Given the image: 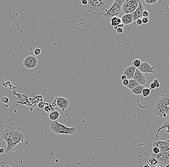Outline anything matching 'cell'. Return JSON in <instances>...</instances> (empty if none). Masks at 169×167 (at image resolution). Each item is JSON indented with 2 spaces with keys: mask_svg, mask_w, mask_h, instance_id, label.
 I'll use <instances>...</instances> for the list:
<instances>
[{
  "mask_svg": "<svg viewBox=\"0 0 169 167\" xmlns=\"http://www.w3.org/2000/svg\"><path fill=\"white\" fill-rule=\"evenodd\" d=\"M1 138L6 143V153L13 151L18 144L23 142L25 137L21 130L14 126H7L2 130Z\"/></svg>",
  "mask_w": 169,
  "mask_h": 167,
  "instance_id": "6da1fadb",
  "label": "cell"
},
{
  "mask_svg": "<svg viewBox=\"0 0 169 167\" xmlns=\"http://www.w3.org/2000/svg\"><path fill=\"white\" fill-rule=\"evenodd\" d=\"M114 2L115 0H89L85 7L91 13L103 16Z\"/></svg>",
  "mask_w": 169,
  "mask_h": 167,
  "instance_id": "7a4b0ae2",
  "label": "cell"
},
{
  "mask_svg": "<svg viewBox=\"0 0 169 167\" xmlns=\"http://www.w3.org/2000/svg\"><path fill=\"white\" fill-rule=\"evenodd\" d=\"M153 118H163L169 114V94L162 95L157 100L154 108Z\"/></svg>",
  "mask_w": 169,
  "mask_h": 167,
  "instance_id": "3957f363",
  "label": "cell"
},
{
  "mask_svg": "<svg viewBox=\"0 0 169 167\" xmlns=\"http://www.w3.org/2000/svg\"><path fill=\"white\" fill-rule=\"evenodd\" d=\"M50 129L52 133L56 135L65 134L67 135H72L75 134L76 131L75 127H68L57 120L52 121L50 123Z\"/></svg>",
  "mask_w": 169,
  "mask_h": 167,
  "instance_id": "277c9868",
  "label": "cell"
},
{
  "mask_svg": "<svg viewBox=\"0 0 169 167\" xmlns=\"http://www.w3.org/2000/svg\"><path fill=\"white\" fill-rule=\"evenodd\" d=\"M125 1V0H115V2L110 9L103 16L104 18L111 20L113 17L119 16L122 12V5Z\"/></svg>",
  "mask_w": 169,
  "mask_h": 167,
  "instance_id": "5b68a950",
  "label": "cell"
},
{
  "mask_svg": "<svg viewBox=\"0 0 169 167\" xmlns=\"http://www.w3.org/2000/svg\"><path fill=\"white\" fill-rule=\"evenodd\" d=\"M137 0H126L122 5V12L125 14L133 13L138 6Z\"/></svg>",
  "mask_w": 169,
  "mask_h": 167,
  "instance_id": "8992f818",
  "label": "cell"
},
{
  "mask_svg": "<svg viewBox=\"0 0 169 167\" xmlns=\"http://www.w3.org/2000/svg\"><path fill=\"white\" fill-rule=\"evenodd\" d=\"M38 59L36 57L29 55L25 57L23 61L24 67L28 69H33L38 66Z\"/></svg>",
  "mask_w": 169,
  "mask_h": 167,
  "instance_id": "52a82bcc",
  "label": "cell"
},
{
  "mask_svg": "<svg viewBox=\"0 0 169 167\" xmlns=\"http://www.w3.org/2000/svg\"><path fill=\"white\" fill-rule=\"evenodd\" d=\"M159 161V165H169V151L165 152H160L159 154H152Z\"/></svg>",
  "mask_w": 169,
  "mask_h": 167,
  "instance_id": "ba28073f",
  "label": "cell"
},
{
  "mask_svg": "<svg viewBox=\"0 0 169 167\" xmlns=\"http://www.w3.org/2000/svg\"><path fill=\"white\" fill-rule=\"evenodd\" d=\"M54 102L56 105L59 108L62 109V111H64L68 108L69 101L67 98L63 97H57L55 98Z\"/></svg>",
  "mask_w": 169,
  "mask_h": 167,
  "instance_id": "9c48e42d",
  "label": "cell"
},
{
  "mask_svg": "<svg viewBox=\"0 0 169 167\" xmlns=\"http://www.w3.org/2000/svg\"><path fill=\"white\" fill-rule=\"evenodd\" d=\"M153 147H157L159 148L160 152H165L169 151V140L160 141L157 139L152 144Z\"/></svg>",
  "mask_w": 169,
  "mask_h": 167,
  "instance_id": "30bf717a",
  "label": "cell"
},
{
  "mask_svg": "<svg viewBox=\"0 0 169 167\" xmlns=\"http://www.w3.org/2000/svg\"><path fill=\"white\" fill-rule=\"evenodd\" d=\"M138 69L142 73H145L146 74L148 73H152L154 74L155 73V71H154L155 68L152 67L151 65H149L148 62L142 63L141 65Z\"/></svg>",
  "mask_w": 169,
  "mask_h": 167,
  "instance_id": "8fae6325",
  "label": "cell"
},
{
  "mask_svg": "<svg viewBox=\"0 0 169 167\" xmlns=\"http://www.w3.org/2000/svg\"><path fill=\"white\" fill-rule=\"evenodd\" d=\"M145 10L144 6L141 1H138V6L137 9L133 13V20L135 21L137 19L142 18V14Z\"/></svg>",
  "mask_w": 169,
  "mask_h": 167,
  "instance_id": "7c38bea8",
  "label": "cell"
},
{
  "mask_svg": "<svg viewBox=\"0 0 169 167\" xmlns=\"http://www.w3.org/2000/svg\"><path fill=\"white\" fill-rule=\"evenodd\" d=\"M133 79L136 80L140 85L144 86V85L146 84V77L143 73L138 70V68L136 69Z\"/></svg>",
  "mask_w": 169,
  "mask_h": 167,
  "instance_id": "4fadbf2b",
  "label": "cell"
},
{
  "mask_svg": "<svg viewBox=\"0 0 169 167\" xmlns=\"http://www.w3.org/2000/svg\"><path fill=\"white\" fill-rule=\"evenodd\" d=\"M136 69V67L132 65L127 67L125 69L122 74H123V75H125V76H126L127 79L129 80L132 79L134 78Z\"/></svg>",
  "mask_w": 169,
  "mask_h": 167,
  "instance_id": "5bb4252c",
  "label": "cell"
},
{
  "mask_svg": "<svg viewBox=\"0 0 169 167\" xmlns=\"http://www.w3.org/2000/svg\"><path fill=\"white\" fill-rule=\"evenodd\" d=\"M121 19H122V23L125 25H128L131 24L134 22L133 13L123 15Z\"/></svg>",
  "mask_w": 169,
  "mask_h": 167,
  "instance_id": "9a60e30c",
  "label": "cell"
},
{
  "mask_svg": "<svg viewBox=\"0 0 169 167\" xmlns=\"http://www.w3.org/2000/svg\"><path fill=\"white\" fill-rule=\"evenodd\" d=\"M165 128L167 129V133H168V134H169V118L164 122L163 124L157 130V133H156V138H157V139H158V138H159L158 135L159 134V133L160 132V130H163Z\"/></svg>",
  "mask_w": 169,
  "mask_h": 167,
  "instance_id": "2e32d148",
  "label": "cell"
},
{
  "mask_svg": "<svg viewBox=\"0 0 169 167\" xmlns=\"http://www.w3.org/2000/svg\"><path fill=\"white\" fill-rule=\"evenodd\" d=\"M122 23V19L118 17H113L110 20V24L113 27H116Z\"/></svg>",
  "mask_w": 169,
  "mask_h": 167,
  "instance_id": "e0dca14e",
  "label": "cell"
},
{
  "mask_svg": "<svg viewBox=\"0 0 169 167\" xmlns=\"http://www.w3.org/2000/svg\"><path fill=\"white\" fill-rule=\"evenodd\" d=\"M145 88V86L139 84L138 86L135 87L133 90H132L131 92L135 95H141L143 90Z\"/></svg>",
  "mask_w": 169,
  "mask_h": 167,
  "instance_id": "ac0fdd59",
  "label": "cell"
},
{
  "mask_svg": "<svg viewBox=\"0 0 169 167\" xmlns=\"http://www.w3.org/2000/svg\"><path fill=\"white\" fill-rule=\"evenodd\" d=\"M60 112L58 111H54L50 113L49 115V118L51 121H56L60 117Z\"/></svg>",
  "mask_w": 169,
  "mask_h": 167,
  "instance_id": "d6986e66",
  "label": "cell"
},
{
  "mask_svg": "<svg viewBox=\"0 0 169 167\" xmlns=\"http://www.w3.org/2000/svg\"><path fill=\"white\" fill-rule=\"evenodd\" d=\"M138 85H139V83L134 79H132L129 80V84L126 86V87H127L130 90H132L135 87L138 86Z\"/></svg>",
  "mask_w": 169,
  "mask_h": 167,
  "instance_id": "ffe728a7",
  "label": "cell"
},
{
  "mask_svg": "<svg viewBox=\"0 0 169 167\" xmlns=\"http://www.w3.org/2000/svg\"><path fill=\"white\" fill-rule=\"evenodd\" d=\"M160 85L159 82V80L158 79L154 80L151 83L150 85V89L151 90L155 89L156 88H159Z\"/></svg>",
  "mask_w": 169,
  "mask_h": 167,
  "instance_id": "44dd1931",
  "label": "cell"
},
{
  "mask_svg": "<svg viewBox=\"0 0 169 167\" xmlns=\"http://www.w3.org/2000/svg\"><path fill=\"white\" fill-rule=\"evenodd\" d=\"M148 162L151 166H154L159 165V161L155 157L152 156L148 159Z\"/></svg>",
  "mask_w": 169,
  "mask_h": 167,
  "instance_id": "7402d4cb",
  "label": "cell"
},
{
  "mask_svg": "<svg viewBox=\"0 0 169 167\" xmlns=\"http://www.w3.org/2000/svg\"><path fill=\"white\" fill-rule=\"evenodd\" d=\"M150 92H151V89L150 88H145L143 90L142 95L143 97H147L150 95Z\"/></svg>",
  "mask_w": 169,
  "mask_h": 167,
  "instance_id": "603a6c76",
  "label": "cell"
},
{
  "mask_svg": "<svg viewBox=\"0 0 169 167\" xmlns=\"http://www.w3.org/2000/svg\"><path fill=\"white\" fill-rule=\"evenodd\" d=\"M45 111L48 113H49L50 112H52L53 111L52 110H54V108L52 107V105H51L50 104H48L47 105H45V106L44 108Z\"/></svg>",
  "mask_w": 169,
  "mask_h": 167,
  "instance_id": "cb8c5ba5",
  "label": "cell"
},
{
  "mask_svg": "<svg viewBox=\"0 0 169 167\" xmlns=\"http://www.w3.org/2000/svg\"><path fill=\"white\" fill-rule=\"evenodd\" d=\"M141 61L140 59H136L132 62V65L136 67V68H138L141 65Z\"/></svg>",
  "mask_w": 169,
  "mask_h": 167,
  "instance_id": "d4e9b609",
  "label": "cell"
},
{
  "mask_svg": "<svg viewBox=\"0 0 169 167\" xmlns=\"http://www.w3.org/2000/svg\"><path fill=\"white\" fill-rule=\"evenodd\" d=\"M158 2V0H146L144 1V2L147 5H155Z\"/></svg>",
  "mask_w": 169,
  "mask_h": 167,
  "instance_id": "484cf974",
  "label": "cell"
},
{
  "mask_svg": "<svg viewBox=\"0 0 169 167\" xmlns=\"http://www.w3.org/2000/svg\"><path fill=\"white\" fill-rule=\"evenodd\" d=\"M134 23L136 26H140L142 24V21L141 18L136 19L134 21Z\"/></svg>",
  "mask_w": 169,
  "mask_h": 167,
  "instance_id": "4316f807",
  "label": "cell"
},
{
  "mask_svg": "<svg viewBox=\"0 0 169 167\" xmlns=\"http://www.w3.org/2000/svg\"><path fill=\"white\" fill-rule=\"evenodd\" d=\"M152 152L153 154H156V155L159 154L160 153V150H159V148L157 147H153Z\"/></svg>",
  "mask_w": 169,
  "mask_h": 167,
  "instance_id": "83f0119b",
  "label": "cell"
},
{
  "mask_svg": "<svg viewBox=\"0 0 169 167\" xmlns=\"http://www.w3.org/2000/svg\"><path fill=\"white\" fill-rule=\"evenodd\" d=\"M34 53L36 56H39L41 54V50L40 48H36L34 51Z\"/></svg>",
  "mask_w": 169,
  "mask_h": 167,
  "instance_id": "f1b7e54d",
  "label": "cell"
},
{
  "mask_svg": "<svg viewBox=\"0 0 169 167\" xmlns=\"http://www.w3.org/2000/svg\"><path fill=\"white\" fill-rule=\"evenodd\" d=\"M2 101L5 104H8V103L9 102V99L8 97L4 96L2 98Z\"/></svg>",
  "mask_w": 169,
  "mask_h": 167,
  "instance_id": "f546056e",
  "label": "cell"
},
{
  "mask_svg": "<svg viewBox=\"0 0 169 167\" xmlns=\"http://www.w3.org/2000/svg\"><path fill=\"white\" fill-rule=\"evenodd\" d=\"M115 29V31H116L118 33L122 34L124 33V29H123V28H115V29Z\"/></svg>",
  "mask_w": 169,
  "mask_h": 167,
  "instance_id": "4dcf8cb0",
  "label": "cell"
},
{
  "mask_svg": "<svg viewBox=\"0 0 169 167\" xmlns=\"http://www.w3.org/2000/svg\"><path fill=\"white\" fill-rule=\"evenodd\" d=\"M142 21V24H146L149 22V18L148 17H142L141 18Z\"/></svg>",
  "mask_w": 169,
  "mask_h": 167,
  "instance_id": "1f68e13d",
  "label": "cell"
},
{
  "mask_svg": "<svg viewBox=\"0 0 169 167\" xmlns=\"http://www.w3.org/2000/svg\"><path fill=\"white\" fill-rule=\"evenodd\" d=\"M149 12H148L147 10H144L142 14V17H148V16H149Z\"/></svg>",
  "mask_w": 169,
  "mask_h": 167,
  "instance_id": "d6a6232c",
  "label": "cell"
},
{
  "mask_svg": "<svg viewBox=\"0 0 169 167\" xmlns=\"http://www.w3.org/2000/svg\"><path fill=\"white\" fill-rule=\"evenodd\" d=\"M45 103H44L42 102H40L38 104V107L40 108H44L45 107Z\"/></svg>",
  "mask_w": 169,
  "mask_h": 167,
  "instance_id": "836d02e7",
  "label": "cell"
},
{
  "mask_svg": "<svg viewBox=\"0 0 169 167\" xmlns=\"http://www.w3.org/2000/svg\"><path fill=\"white\" fill-rule=\"evenodd\" d=\"M129 84V80L128 79L126 80H123V83H122V85L125 86H127Z\"/></svg>",
  "mask_w": 169,
  "mask_h": 167,
  "instance_id": "e575fe53",
  "label": "cell"
},
{
  "mask_svg": "<svg viewBox=\"0 0 169 167\" xmlns=\"http://www.w3.org/2000/svg\"><path fill=\"white\" fill-rule=\"evenodd\" d=\"M82 2V5H84V6H86L87 5L88 3V1H86V0H82L81 1Z\"/></svg>",
  "mask_w": 169,
  "mask_h": 167,
  "instance_id": "d590c367",
  "label": "cell"
},
{
  "mask_svg": "<svg viewBox=\"0 0 169 167\" xmlns=\"http://www.w3.org/2000/svg\"><path fill=\"white\" fill-rule=\"evenodd\" d=\"M121 80H126L127 79V77H126V76H125V75H122V76H121Z\"/></svg>",
  "mask_w": 169,
  "mask_h": 167,
  "instance_id": "8d00e7d4",
  "label": "cell"
},
{
  "mask_svg": "<svg viewBox=\"0 0 169 167\" xmlns=\"http://www.w3.org/2000/svg\"><path fill=\"white\" fill-rule=\"evenodd\" d=\"M5 152V149H3V148H0V153L2 154V153H3Z\"/></svg>",
  "mask_w": 169,
  "mask_h": 167,
  "instance_id": "74e56055",
  "label": "cell"
},
{
  "mask_svg": "<svg viewBox=\"0 0 169 167\" xmlns=\"http://www.w3.org/2000/svg\"><path fill=\"white\" fill-rule=\"evenodd\" d=\"M143 167H150V166H149V165H148V164H146L144 165Z\"/></svg>",
  "mask_w": 169,
  "mask_h": 167,
  "instance_id": "f35d334b",
  "label": "cell"
},
{
  "mask_svg": "<svg viewBox=\"0 0 169 167\" xmlns=\"http://www.w3.org/2000/svg\"><path fill=\"white\" fill-rule=\"evenodd\" d=\"M155 167H165L164 166H163V165H158V166H156Z\"/></svg>",
  "mask_w": 169,
  "mask_h": 167,
  "instance_id": "ab89813d",
  "label": "cell"
},
{
  "mask_svg": "<svg viewBox=\"0 0 169 167\" xmlns=\"http://www.w3.org/2000/svg\"><path fill=\"white\" fill-rule=\"evenodd\" d=\"M165 167H169V165H167Z\"/></svg>",
  "mask_w": 169,
  "mask_h": 167,
  "instance_id": "60d3db41",
  "label": "cell"
}]
</instances>
